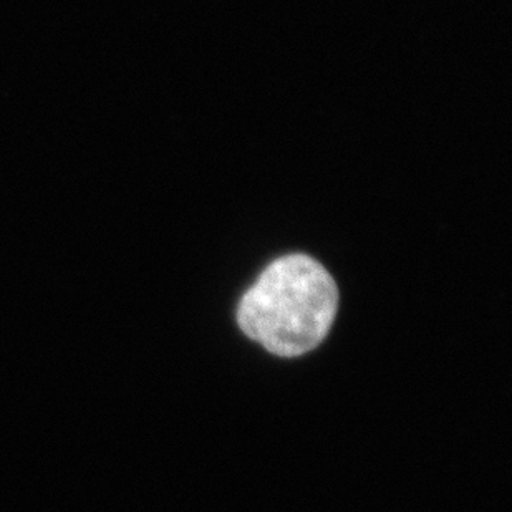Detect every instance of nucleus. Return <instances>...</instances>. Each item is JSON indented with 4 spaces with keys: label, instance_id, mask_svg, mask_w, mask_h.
<instances>
[{
    "label": "nucleus",
    "instance_id": "f257e3e1",
    "mask_svg": "<svg viewBox=\"0 0 512 512\" xmlns=\"http://www.w3.org/2000/svg\"><path fill=\"white\" fill-rule=\"evenodd\" d=\"M339 305V285L324 264L294 252L272 261L242 294L237 327L274 357H302L325 342Z\"/></svg>",
    "mask_w": 512,
    "mask_h": 512
}]
</instances>
